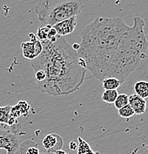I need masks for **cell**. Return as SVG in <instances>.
I'll use <instances>...</instances> for the list:
<instances>
[{"label":"cell","mask_w":148,"mask_h":154,"mask_svg":"<svg viewBox=\"0 0 148 154\" xmlns=\"http://www.w3.org/2000/svg\"><path fill=\"white\" fill-rule=\"evenodd\" d=\"M144 25L139 17L133 18L132 26L122 18L97 17L80 32L77 56L95 79L114 77L122 85L147 58Z\"/></svg>","instance_id":"cell-1"},{"label":"cell","mask_w":148,"mask_h":154,"mask_svg":"<svg viewBox=\"0 0 148 154\" xmlns=\"http://www.w3.org/2000/svg\"><path fill=\"white\" fill-rule=\"evenodd\" d=\"M43 50L39 56L30 60L33 70L45 73L44 81L37 82L43 94L52 96L69 95L83 84L86 69L79 63L77 51L63 36H56L41 41Z\"/></svg>","instance_id":"cell-2"},{"label":"cell","mask_w":148,"mask_h":154,"mask_svg":"<svg viewBox=\"0 0 148 154\" xmlns=\"http://www.w3.org/2000/svg\"><path fill=\"white\" fill-rule=\"evenodd\" d=\"M83 8L82 0H39L36 13L39 21L53 26L60 21L77 17Z\"/></svg>","instance_id":"cell-3"},{"label":"cell","mask_w":148,"mask_h":154,"mask_svg":"<svg viewBox=\"0 0 148 154\" xmlns=\"http://www.w3.org/2000/svg\"><path fill=\"white\" fill-rule=\"evenodd\" d=\"M20 141L17 134L5 124H0V154H15Z\"/></svg>","instance_id":"cell-4"},{"label":"cell","mask_w":148,"mask_h":154,"mask_svg":"<svg viewBox=\"0 0 148 154\" xmlns=\"http://www.w3.org/2000/svg\"><path fill=\"white\" fill-rule=\"evenodd\" d=\"M30 41L23 42L21 44L24 57L32 60L40 55L43 50L42 44L40 40L36 38V34L30 33L29 34Z\"/></svg>","instance_id":"cell-5"},{"label":"cell","mask_w":148,"mask_h":154,"mask_svg":"<svg viewBox=\"0 0 148 154\" xmlns=\"http://www.w3.org/2000/svg\"><path fill=\"white\" fill-rule=\"evenodd\" d=\"M76 25H77V17H72L55 24L52 28L56 31L57 36L64 37L65 36L71 34L74 32Z\"/></svg>","instance_id":"cell-6"},{"label":"cell","mask_w":148,"mask_h":154,"mask_svg":"<svg viewBox=\"0 0 148 154\" xmlns=\"http://www.w3.org/2000/svg\"><path fill=\"white\" fill-rule=\"evenodd\" d=\"M43 147L49 153H54L62 148L63 141L61 136L56 134H51L46 136L42 140Z\"/></svg>","instance_id":"cell-7"},{"label":"cell","mask_w":148,"mask_h":154,"mask_svg":"<svg viewBox=\"0 0 148 154\" xmlns=\"http://www.w3.org/2000/svg\"><path fill=\"white\" fill-rule=\"evenodd\" d=\"M128 104L134 111L135 114L141 115L145 113L147 108V102L137 94H132L128 96Z\"/></svg>","instance_id":"cell-8"},{"label":"cell","mask_w":148,"mask_h":154,"mask_svg":"<svg viewBox=\"0 0 148 154\" xmlns=\"http://www.w3.org/2000/svg\"><path fill=\"white\" fill-rule=\"evenodd\" d=\"M30 106L25 101H19L18 103L14 106H11L10 115L13 118L17 119L21 116H28L29 114Z\"/></svg>","instance_id":"cell-9"},{"label":"cell","mask_w":148,"mask_h":154,"mask_svg":"<svg viewBox=\"0 0 148 154\" xmlns=\"http://www.w3.org/2000/svg\"><path fill=\"white\" fill-rule=\"evenodd\" d=\"M21 154H40L38 144L33 140H26L19 144Z\"/></svg>","instance_id":"cell-10"},{"label":"cell","mask_w":148,"mask_h":154,"mask_svg":"<svg viewBox=\"0 0 148 154\" xmlns=\"http://www.w3.org/2000/svg\"><path fill=\"white\" fill-rule=\"evenodd\" d=\"M37 36L40 41H45V40L50 39L57 36V33L55 30L52 28V26L46 25L43 28H39L36 32Z\"/></svg>","instance_id":"cell-11"},{"label":"cell","mask_w":148,"mask_h":154,"mask_svg":"<svg viewBox=\"0 0 148 154\" xmlns=\"http://www.w3.org/2000/svg\"><path fill=\"white\" fill-rule=\"evenodd\" d=\"M135 93L141 97L146 99L148 97V82L147 81H138L135 83L133 86Z\"/></svg>","instance_id":"cell-12"},{"label":"cell","mask_w":148,"mask_h":154,"mask_svg":"<svg viewBox=\"0 0 148 154\" xmlns=\"http://www.w3.org/2000/svg\"><path fill=\"white\" fill-rule=\"evenodd\" d=\"M103 87L105 90H117L122 83L118 79L114 77H108L102 80Z\"/></svg>","instance_id":"cell-13"},{"label":"cell","mask_w":148,"mask_h":154,"mask_svg":"<svg viewBox=\"0 0 148 154\" xmlns=\"http://www.w3.org/2000/svg\"><path fill=\"white\" fill-rule=\"evenodd\" d=\"M77 154H98V153H95L91 148L90 145L86 142L85 140L82 139L80 136L77 138Z\"/></svg>","instance_id":"cell-14"},{"label":"cell","mask_w":148,"mask_h":154,"mask_svg":"<svg viewBox=\"0 0 148 154\" xmlns=\"http://www.w3.org/2000/svg\"><path fill=\"white\" fill-rule=\"evenodd\" d=\"M118 94L117 90H105V91L102 94L101 99L103 102L106 103H114Z\"/></svg>","instance_id":"cell-15"},{"label":"cell","mask_w":148,"mask_h":154,"mask_svg":"<svg viewBox=\"0 0 148 154\" xmlns=\"http://www.w3.org/2000/svg\"><path fill=\"white\" fill-rule=\"evenodd\" d=\"M10 105L0 107V124H5L8 126L10 118Z\"/></svg>","instance_id":"cell-16"},{"label":"cell","mask_w":148,"mask_h":154,"mask_svg":"<svg viewBox=\"0 0 148 154\" xmlns=\"http://www.w3.org/2000/svg\"><path fill=\"white\" fill-rule=\"evenodd\" d=\"M118 114L122 118L129 119L133 116V115H135V113L130 105L128 104V105H125L124 107L118 109Z\"/></svg>","instance_id":"cell-17"},{"label":"cell","mask_w":148,"mask_h":154,"mask_svg":"<svg viewBox=\"0 0 148 154\" xmlns=\"http://www.w3.org/2000/svg\"><path fill=\"white\" fill-rule=\"evenodd\" d=\"M114 106L116 108L118 109L121 108V107H124L125 105H128V96L125 94H118L117 99L114 101Z\"/></svg>","instance_id":"cell-18"},{"label":"cell","mask_w":148,"mask_h":154,"mask_svg":"<svg viewBox=\"0 0 148 154\" xmlns=\"http://www.w3.org/2000/svg\"><path fill=\"white\" fill-rule=\"evenodd\" d=\"M35 77H36V79L37 81V82H41L44 81L45 79V73L41 70L35 71Z\"/></svg>","instance_id":"cell-19"},{"label":"cell","mask_w":148,"mask_h":154,"mask_svg":"<svg viewBox=\"0 0 148 154\" xmlns=\"http://www.w3.org/2000/svg\"><path fill=\"white\" fill-rule=\"evenodd\" d=\"M77 147V144L74 141H71L69 143V148L70 150H75Z\"/></svg>","instance_id":"cell-20"},{"label":"cell","mask_w":148,"mask_h":154,"mask_svg":"<svg viewBox=\"0 0 148 154\" xmlns=\"http://www.w3.org/2000/svg\"><path fill=\"white\" fill-rule=\"evenodd\" d=\"M53 154H69V153H66V152L64 151V150H62L61 149H60V150H56V151L54 152Z\"/></svg>","instance_id":"cell-21"},{"label":"cell","mask_w":148,"mask_h":154,"mask_svg":"<svg viewBox=\"0 0 148 154\" xmlns=\"http://www.w3.org/2000/svg\"><path fill=\"white\" fill-rule=\"evenodd\" d=\"M71 48H72L74 51H77L80 48V44H77V43H74V44L71 45Z\"/></svg>","instance_id":"cell-22"},{"label":"cell","mask_w":148,"mask_h":154,"mask_svg":"<svg viewBox=\"0 0 148 154\" xmlns=\"http://www.w3.org/2000/svg\"><path fill=\"white\" fill-rule=\"evenodd\" d=\"M40 154H53V153H49V152H48V153H40Z\"/></svg>","instance_id":"cell-23"}]
</instances>
